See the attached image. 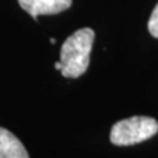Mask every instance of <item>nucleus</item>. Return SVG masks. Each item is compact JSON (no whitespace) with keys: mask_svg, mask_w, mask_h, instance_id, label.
I'll return each mask as SVG.
<instances>
[{"mask_svg":"<svg viewBox=\"0 0 158 158\" xmlns=\"http://www.w3.org/2000/svg\"><path fill=\"white\" fill-rule=\"evenodd\" d=\"M54 67H56V70H59V71H61V70H62V63H61V61H59V62H56Z\"/></svg>","mask_w":158,"mask_h":158,"instance_id":"obj_6","label":"nucleus"},{"mask_svg":"<svg viewBox=\"0 0 158 158\" xmlns=\"http://www.w3.org/2000/svg\"><path fill=\"white\" fill-rule=\"evenodd\" d=\"M50 42L52 44H56V38H50Z\"/></svg>","mask_w":158,"mask_h":158,"instance_id":"obj_7","label":"nucleus"},{"mask_svg":"<svg viewBox=\"0 0 158 158\" xmlns=\"http://www.w3.org/2000/svg\"><path fill=\"white\" fill-rule=\"evenodd\" d=\"M94 38L95 32L91 28H82L65 40L59 56L65 78H79L87 71Z\"/></svg>","mask_w":158,"mask_h":158,"instance_id":"obj_1","label":"nucleus"},{"mask_svg":"<svg viewBox=\"0 0 158 158\" xmlns=\"http://www.w3.org/2000/svg\"><path fill=\"white\" fill-rule=\"evenodd\" d=\"M148 29H149V33L153 37L158 38V3L154 7V9H153L150 19L148 21Z\"/></svg>","mask_w":158,"mask_h":158,"instance_id":"obj_5","label":"nucleus"},{"mask_svg":"<svg viewBox=\"0 0 158 158\" xmlns=\"http://www.w3.org/2000/svg\"><path fill=\"white\" fill-rule=\"evenodd\" d=\"M158 133L156 118L148 116H133L117 121L111 128L110 140L113 145L128 146L149 140Z\"/></svg>","mask_w":158,"mask_h":158,"instance_id":"obj_2","label":"nucleus"},{"mask_svg":"<svg viewBox=\"0 0 158 158\" xmlns=\"http://www.w3.org/2000/svg\"><path fill=\"white\" fill-rule=\"evenodd\" d=\"M20 7L37 20L40 15H57L71 7L73 0H17Z\"/></svg>","mask_w":158,"mask_h":158,"instance_id":"obj_3","label":"nucleus"},{"mask_svg":"<svg viewBox=\"0 0 158 158\" xmlns=\"http://www.w3.org/2000/svg\"><path fill=\"white\" fill-rule=\"evenodd\" d=\"M0 158H29L21 141L6 128L0 127Z\"/></svg>","mask_w":158,"mask_h":158,"instance_id":"obj_4","label":"nucleus"}]
</instances>
